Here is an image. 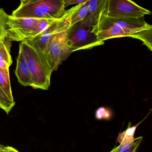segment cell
Segmentation results:
<instances>
[{
	"instance_id": "obj_10",
	"label": "cell",
	"mask_w": 152,
	"mask_h": 152,
	"mask_svg": "<svg viewBox=\"0 0 152 152\" xmlns=\"http://www.w3.org/2000/svg\"><path fill=\"white\" fill-rule=\"evenodd\" d=\"M88 0H86L85 2L66 10L62 18L68 23L69 27L83 22L86 18L88 11Z\"/></svg>"
},
{
	"instance_id": "obj_17",
	"label": "cell",
	"mask_w": 152,
	"mask_h": 152,
	"mask_svg": "<svg viewBox=\"0 0 152 152\" xmlns=\"http://www.w3.org/2000/svg\"><path fill=\"white\" fill-rule=\"evenodd\" d=\"M9 15L3 9L0 8V39H7V21Z\"/></svg>"
},
{
	"instance_id": "obj_2",
	"label": "cell",
	"mask_w": 152,
	"mask_h": 152,
	"mask_svg": "<svg viewBox=\"0 0 152 152\" xmlns=\"http://www.w3.org/2000/svg\"><path fill=\"white\" fill-rule=\"evenodd\" d=\"M19 51L23 54L30 70L33 80L32 88L48 90L53 72L46 56L25 42H20Z\"/></svg>"
},
{
	"instance_id": "obj_4",
	"label": "cell",
	"mask_w": 152,
	"mask_h": 152,
	"mask_svg": "<svg viewBox=\"0 0 152 152\" xmlns=\"http://www.w3.org/2000/svg\"><path fill=\"white\" fill-rule=\"evenodd\" d=\"M56 20L15 18L9 15L7 23V39L10 42L29 40L39 35Z\"/></svg>"
},
{
	"instance_id": "obj_1",
	"label": "cell",
	"mask_w": 152,
	"mask_h": 152,
	"mask_svg": "<svg viewBox=\"0 0 152 152\" xmlns=\"http://www.w3.org/2000/svg\"><path fill=\"white\" fill-rule=\"evenodd\" d=\"M152 26L144 17L138 18H115L104 15L99 23L92 27V31L100 41L114 38L129 37L143 42Z\"/></svg>"
},
{
	"instance_id": "obj_21",
	"label": "cell",
	"mask_w": 152,
	"mask_h": 152,
	"mask_svg": "<svg viewBox=\"0 0 152 152\" xmlns=\"http://www.w3.org/2000/svg\"></svg>"
},
{
	"instance_id": "obj_13",
	"label": "cell",
	"mask_w": 152,
	"mask_h": 152,
	"mask_svg": "<svg viewBox=\"0 0 152 152\" xmlns=\"http://www.w3.org/2000/svg\"><path fill=\"white\" fill-rule=\"evenodd\" d=\"M144 118L143 120L135 126H131V123L130 122L128 125V128L126 130L119 133V136L117 138V141L120 145H126L131 143L134 140V135L137 127L144 121Z\"/></svg>"
},
{
	"instance_id": "obj_18",
	"label": "cell",
	"mask_w": 152,
	"mask_h": 152,
	"mask_svg": "<svg viewBox=\"0 0 152 152\" xmlns=\"http://www.w3.org/2000/svg\"><path fill=\"white\" fill-rule=\"evenodd\" d=\"M112 113L110 109L104 107L98 108L96 112L95 116L97 120H109L112 117Z\"/></svg>"
},
{
	"instance_id": "obj_19",
	"label": "cell",
	"mask_w": 152,
	"mask_h": 152,
	"mask_svg": "<svg viewBox=\"0 0 152 152\" xmlns=\"http://www.w3.org/2000/svg\"><path fill=\"white\" fill-rule=\"evenodd\" d=\"M86 0H64L65 8L72 5H79L85 2Z\"/></svg>"
},
{
	"instance_id": "obj_12",
	"label": "cell",
	"mask_w": 152,
	"mask_h": 152,
	"mask_svg": "<svg viewBox=\"0 0 152 152\" xmlns=\"http://www.w3.org/2000/svg\"><path fill=\"white\" fill-rule=\"evenodd\" d=\"M11 42L7 39H0V69L9 70L13 63L10 54Z\"/></svg>"
},
{
	"instance_id": "obj_3",
	"label": "cell",
	"mask_w": 152,
	"mask_h": 152,
	"mask_svg": "<svg viewBox=\"0 0 152 152\" xmlns=\"http://www.w3.org/2000/svg\"><path fill=\"white\" fill-rule=\"evenodd\" d=\"M66 11L64 0H22L11 16L15 18L58 20Z\"/></svg>"
},
{
	"instance_id": "obj_7",
	"label": "cell",
	"mask_w": 152,
	"mask_h": 152,
	"mask_svg": "<svg viewBox=\"0 0 152 152\" xmlns=\"http://www.w3.org/2000/svg\"><path fill=\"white\" fill-rule=\"evenodd\" d=\"M151 14L130 0H107L104 15L115 18H138Z\"/></svg>"
},
{
	"instance_id": "obj_16",
	"label": "cell",
	"mask_w": 152,
	"mask_h": 152,
	"mask_svg": "<svg viewBox=\"0 0 152 152\" xmlns=\"http://www.w3.org/2000/svg\"><path fill=\"white\" fill-rule=\"evenodd\" d=\"M142 139V137L136 138L131 143L126 145H120L119 146L114 148L111 152H137Z\"/></svg>"
},
{
	"instance_id": "obj_20",
	"label": "cell",
	"mask_w": 152,
	"mask_h": 152,
	"mask_svg": "<svg viewBox=\"0 0 152 152\" xmlns=\"http://www.w3.org/2000/svg\"><path fill=\"white\" fill-rule=\"evenodd\" d=\"M19 151L14 148L9 146L0 145V152H18Z\"/></svg>"
},
{
	"instance_id": "obj_8",
	"label": "cell",
	"mask_w": 152,
	"mask_h": 152,
	"mask_svg": "<svg viewBox=\"0 0 152 152\" xmlns=\"http://www.w3.org/2000/svg\"><path fill=\"white\" fill-rule=\"evenodd\" d=\"M68 23L61 18L56 20L33 39L25 41L35 49L45 55L50 40L55 34L68 28Z\"/></svg>"
},
{
	"instance_id": "obj_14",
	"label": "cell",
	"mask_w": 152,
	"mask_h": 152,
	"mask_svg": "<svg viewBox=\"0 0 152 152\" xmlns=\"http://www.w3.org/2000/svg\"><path fill=\"white\" fill-rule=\"evenodd\" d=\"M0 87L10 99L15 100L11 88L9 70L0 69Z\"/></svg>"
},
{
	"instance_id": "obj_9",
	"label": "cell",
	"mask_w": 152,
	"mask_h": 152,
	"mask_svg": "<svg viewBox=\"0 0 152 152\" xmlns=\"http://www.w3.org/2000/svg\"><path fill=\"white\" fill-rule=\"evenodd\" d=\"M107 0H88L87 16L83 23L92 27L99 22L105 14Z\"/></svg>"
},
{
	"instance_id": "obj_11",
	"label": "cell",
	"mask_w": 152,
	"mask_h": 152,
	"mask_svg": "<svg viewBox=\"0 0 152 152\" xmlns=\"http://www.w3.org/2000/svg\"><path fill=\"white\" fill-rule=\"evenodd\" d=\"M15 74L18 83L24 87L30 86L32 87L33 80L30 70L23 54L19 51L17 59Z\"/></svg>"
},
{
	"instance_id": "obj_15",
	"label": "cell",
	"mask_w": 152,
	"mask_h": 152,
	"mask_svg": "<svg viewBox=\"0 0 152 152\" xmlns=\"http://www.w3.org/2000/svg\"><path fill=\"white\" fill-rule=\"evenodd\" d=\"M15 105V100L10 99L0 87V108L9 114Z\"/></svg>"
},
{
	"instance_id": "obj_6",
	"label": "cell",
	"mask_w": 152,
	"mask_h": 152,
	"mask_svg": "<svg viewBox=\"0 0 152 152\" xmlns=\"http://www.w3.org/2000/svg\"><path fill=\"white\" fill-rule=\"evenodd\" d=\"M67 29L55 34L48 43L45 56L53 72L56 71L72 53L66 45Z\"/></svg>"
},
{
	"instance_id": "obj_5",
	"label": "cell",
	"mask_w": 152,
	"mask_h": 152,
	"mask_svg": "<svg viewBox=\"0 0 152 152\" xmlns=\"http://www.w3.org/2000/svg\"><path fill=\"white\" fill-rule=\"evenodd\" d=\"M66 43L67 47L73 52L82 50L91 49L104 45V42L98 39L92 32V27L80 22L68 26Z\"/></svg>"
}]
</instances>
